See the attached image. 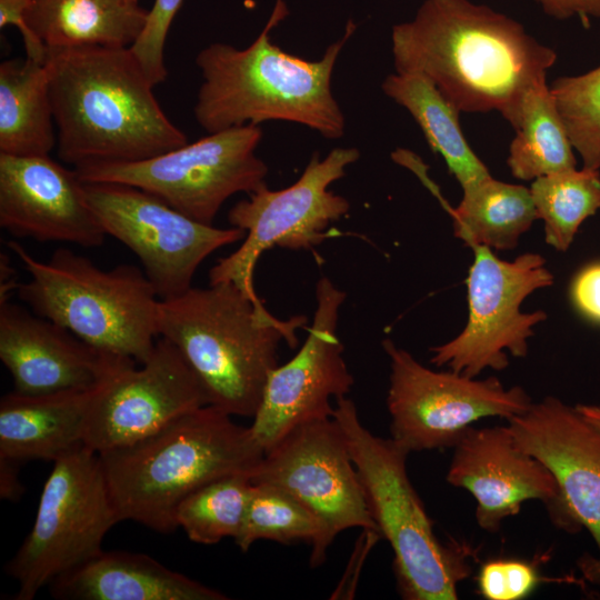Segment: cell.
Instances as JSON below:
<instances>
[{"mask_svg": "<svg viewBox=\"0 0 600 600\" xmlns=\"http://www.w3.org/2000/svg\"><path fill=\"white\" fill-rule=\"evenodd\" d=\"M8 247L30 276L17 293L31 311L138 364L151 356L160 299L142 268L122 263L104 270L68 248L42 261L18 241Z\"/></svg>", "mask_w": 600, "mask_h": 600, "instance_id": "52a82bcc", "label": "cell"}, {"mask_svg": "<svg viewBox=\"0 0 600 600\" xmlns=\"http://www.w3.org/2000/svg\"><path fill=\"white\" fill-rule=\"evenodd\" d=\"M121 521L167 534L179 503L201 486L252 473L264 456L250 427L207 404L131 444L98 453Z\"/></svg>", "mask_w": 600, "mask_h": 600, "instance_id": "5b68a950", "label": "cell"}, {"mask_svg": "<svg viewBox=\"0 0 600 600\" xmlns=\"http://www.w3.org/2000/svg\"><path fill=\"white\" fill-rule=\"evenodd\" d=\"M0 359L10 372L13 391L23 394L97 386L138 364L8 300L0 304Z\"/></svg>", "mask_w": 600, "mask_h": 600, "instance_id": "ffe728a7", "label": "cell"}, {"mask_svg": "<svg viewBox=\"0 0 600 600\" xmlns=\"http://www.w3.org/2000/svg\"><path fill=\"white\" fill-rule=\"evenodd\" d=\"M530 193L546 242L556 250L571 246L580 226L600 209V171L569 169L532 180Z\"/></svg>", "mask_w": 600, "mask_h": 600, "instance_id": "83f0119b", "label": "cell"}, {"mask_svg": "<svg viewBox=\"0 0 600 600\" xmlns=\"http://www.w3.org/2000/svg\"><path fill=\"white\" fill-rule=\"evenodd\" d=\"M474 259L467 278L468 321L452 340L431 348L430 362L437 367L476 378L486 369L503 370L508 353L522 358L533 327L547 319L546 312H522L524 299L553 283L546 260L538 253H523L513 261L497 258L490 248H472Z\"/></svg>", "mask_w": 600, "mask_h": 600, "instance_id": "7c38bea8", "label": "cell"}, {"mask_svg": "<svg viewBox=\"0 0 600 600\" xmlns=\"http://www.w3.org/2000/svg\"><path fill=\"white\" fill-rule=\"evenodd\" d=\"M576 410L581 414V417L600 430V403L598 404H584L579 403L576 407Z\"/></svg>", "mask_w": 600, "mask_h": 600, "instance_id": "74e56055", "label": "cell"}, {"mask_svg": "<svg viewBox=\"0 0 600 600\" xmlns=\"http://www.w3.org/2000/svg\"><path fill=\"white\" fill-rule=\"evenodd\" d=\"M261 139V128L249 123L208 133L148 160L73 169L84 182L133 186L212 224L230 197L266 186L268 167L256 153Z\"/></svg>", "mask_w": 600, "mask_h": 600, "instance_id": "9c48e42d", "label": "cell"}, {"mask_svg": "<svg viewBox=\"0 0 600 600\" xmlns=\"http://www.w3.org/2000/svg\"><path fill=\"white\" fill-rule=\"evenodd\" d=\"M570 297L586 319L600 324V262L590 263L576 274Z\"/></svg>", "mask_w": 600, "mask_h": 600, "instance_id": "836d02e7", "label": "cell"}, {"mask_svg": "<svg viewBox=\"0 0 600 600\" xmlns=\"http://www.w3.org/2000/svg\"><path fill=\"white\" fill-rule=\"evenodd\" d=\"M507 421L518 446L553 474L564 531L578 533L586 528L591 534L598 556L584 552L577 566L584 580L600 587V430L574 407L551 396Z\"/></svg>", "mask_w": 600, "mask_h": 600, "instance_id": "2e32d148", "label": "cell"}, {"mask_svg": "<svg viewBox=\"0 0 600 600\" xmlns=\"http://www.w3.org/2000/svg\"><path fill=\"white\" fill-rule=\"evenodd\" d=\"M511 127L516 136L509 146L507 164L514 178L532 181L577 168L573 148L547 80L524 93Z\"/></svg>", "mask_w": 600, "mask_h": 600, "instance_id": "4316f807", "label": "cell"}, {"mask_svg": "<svg viewBox=\"0 0 600 600\" xmlns=\"http://www.w3.org/2000/svg\"><path fill=\"white\" fill-rule=\"evenodd\" d=\"M99 456L81 444L53 461L30 532L6 564L13 600H33L54 579L101 553L118 522Z\"/></svg>", "mask_w": 600, "mask_h": 600, "instance_id": "ba28073f", "label": "cell"}, {"mask_svg": "<svg viewBox=\"0 0 600 600\" xmlns=\"http://www.w3.org/2000/svg\"><path fill=\"white\" fill-rule=\"evenodd\" d=\"M541 559L494 558L484 561L476 577L477 593L487 600H522L543 582H576L542 576L538 567Z\"/></svg>", "mask_w": 600, "mask_h": 600, "instance_id": "1f68e13d", "label": "cell"}, {"mask_svg": "<svg viewBox=\"0 0 600 600\" xmlns=\"http://www.w3.org/2000/svg\"><path fill=\"white\" fill-rule=\"evenodd\" d=\"M209 404L186 359L159 337L151 356L112 377L96 399L84 444L97 453L139 441Z\"/></svg>", "mask_w": 600, "mask_h": 600, "instance_id": "e0dca14e", "label": "cell"}, {"mask_svg": "<svg viewBox=\"0 0 600 600\" xmlns=\"http://www.w3.org/2000/svg\"><path fill=\"white\" fill-rule=\"evenodd\" d=\"M446 480L474 498L476 520L484 531L498 532L502 521L517 516L529 500L541 501L551 522L566 529L553 474L518 446L508 424L471 427L453 447Z\"/></svg>", "mask_w": 600, "mask_h": 600, "instance_id": "ac0fdd59", "label": "cell"}, {"mask_svg": "<svg viewBox=\"0 0 600 600\" xmlns=\"http://www.w3.org/2000/svg\"><path fill=\"white\" fill-rule=\"evenodd\" d=\"M57 131L44 62L8 59L0 64V153L47 156Z\"/></svg>", "mask_w": 600, "mask_h": 600, "instance_id": "cb8c5ba5", "label": "cell"}, {"mask_svg": "<svg viewBox=\"0 0 600 600\" xmlns=\"http://www.w3.org/2000/svg\"><path fill=\"white\" fill-rule=\"evenodd\" d=\"M304 316L287 320L231 282L191 287L160 300L158 333L180 351L200 380L209 404L233 416L253 418L282 340L297 346Z\"/></svg>", "mask_w": 600, "mask_h": 600, "instance_id": "277c9868", "label": "cell"}, {"mask_svg": "<svg viewBox=\"0 0 600 600\" xmlns=\"http://www.w3.org/2000/svg\"><path fill=\"white\" fill-rule=\"evenodd\" d=\"M344 299V291L328 277L318 280L308 337L292 359L270 371L250 426L264 452L297 427L332 418L331 399L351 390L354 380L337 334Z\"/></svg>", "mask_w": 600, "mask_h": 600, "instance_id": "9a60e30c", "label": "cell"}, {"mask_svg": "<svg viewBox=\"0 0 600 600\" xmlns=\"http://www.w3.org/2000/svg\"><path fill=\"white\" fill-rule=\"evenodd\" d=\"M183 0H154L146 28L130 48L144 73L156 87L167 79L164 44L169 28Z\"/></svg>", "mask_w": 600, "mask_h": 600, "instance_id": "d6a6232c", "label": "cell"}, {"mask_svg": "<svg viewBox=\"0 0 600 600\" xmlns=\"http://www.w3.org/2000/svg\"><path fill=\"white\" fill-rule=\"evenodd\" d=\"M29 0H0V27L16 26L23 40L27 57L44 62L47 47L27 26L24 17Z\"/></svg>", "mask_w": 600, "mask_h": 600, "instance_id": "e575fe53", "label": "cell"}, {"mask_svg": "<svg viewBox=\"0 0 600 600\" xmlns=\"http://www.w3.org/2000/svg\"><path fill=\"white\" fill-rule=\"evenodd\" d=\"M57 153L76 168L131 163L188 143L130 48H47Z\"/></svg>", "mask_w": 600, "mask_h": 600, "instance_id": "7a4b0ae2", "label": "cell"}, {"mask_svg": "<svg viewBox=\"0 0 600 600\" xmlns=\"http://www.w3.org/2000/svg\"><path fill=\"white\" fill-rule=\"evenodd\" d=\"M549 87L582 168L600 171V66L559 77Z\"/></svg>", "mask_w": 600, "mask_h": 600, "instance_id": "4dcf8cb0", "label": "cell"}, {"mask_svg": "<svg viewBox=\"0 0 600 600\" xmlns=\"http://www.w3.org/2000/svg\"><path fill=\"white\" fill-rule=\"evenodd\" d=\"M320 534L318 518L299 500L277 486L252 482L244 518L233 540L247 552L261 539L284 544L304 541L312 547Z\"/></svg>", "mask_w": 600, "mask_h": 600, "instance_id": "f546056e", "label": "cell"}, {"mask_svg": "<svg viewBox=\"0 0 600 600\" xmlns=\"http://www.w3.org/2000/svg\"><path fill=\"white\" fill-rule=\"evenodd\" d=\"M251 481L283 489L318 518L321 534L311 548L312 568L324 562L340 532L362 528L379 534L347 439L333 417L290 431L264 452Z\"/></svg>", "mask_w": 600, "mask_h": 600, "instance_id": "5bb4252c", "label": "cell"}, {"mask_svg": "<svg viewBox=\"0 0 600 600\" xmlns=\"http://www.w3.org/2000/svg\"><path fill=\"white\" fill-rule=\"evenodd\" d=\"M381 89L408 110L431 150L443 158L461 188L491 176L466 140L459 122L460 112L430 79L416 72H396L386 77Z\"/></svg>", "mask_w": 600, "mask_h": 600, "instance_id": "d4e9b609", "label": "cell"}, {"mask_svg": "<svg viewBox=\"0 0 600 600\" xmlns=\"http://www.w3.org/2000/svg\"><path fill=\"white\" fill-rule=\"evenodd\" d=\"M391 51L396 72L426 76L460 113L496 110L510 124L557 61L519 21L471 0H423L392 27Z\"/></svg>", "mask_w": 600, "mask_h": 600, "instance_id": "6da1fadb", "label": "cell"}, {"mask_svg": "<svg viewBox=\"0 0 600 600\" xmlns=\"http://www.w3.org/2000/svg\"><path fill=\"white\" fill-rule=\"evenodd\" d=\"M360 158L354 147H338L323 159L314 153L291 186L270 190L267 184L248 194L228 212L231 227L246 232L243 243L220 258L209 271L210 284L231 282L257 302L253 276L261 254L274 247L310 249L326 238V229L344 216L349 201L329 190Z\"/></svg>", "mask_w": 600, "mask_h": 600, "instance_id": "30bf717a", "label": "cell"}, {"mask_svg": "<svg viewBox=\"0 0 600 600\" xmlns=\"http://www.w3.org/2000/svg\"><path fill=\"white\" fill-rule=\"evenodd\" d=\"M148 14L139 0H29L24 20L47 48H131Z\"/></svg>", "mask_w": 600, "mask_h": 600, "instance_id": "603a6c76", "label": "cell"}, {"mask_svg": "<svg viewBox=\"0 0 600 600\" xmlns=\"http://www.w3.org/2000/svg\"><path fill=\"white\" fill-rule=\"evenodd\" d=\"M456 208H448L454 236L471 249L477 246L511 250L539 219L530 189L492 176L469 187Z\"/></svg>", "mask_w": 600, "mask_h": 600, "instance_id": "484cf974", "label": "cell"}, {"mask_svg": "<svg viewBox=\"0 0 600 600\" xmlns=\"http://www.w3.org/2000/svg\"><path fill=\"white\" fill-rule=\"evenodd\" d=\"M84 189L107 236L138 257L160 300L189 290L207 257L246 236L234 227L217 228L197 221L133 186L84 182Z\"/></svg>", "mask_w": 600, "mask_h": 600, "instance_id": "4fadbf2b", "label": "cell"}, {"mask_svg": "<svg viewBox=\"0 0 600 600\" xmlns=\"http://www.w3.org/2000/svg\"><path fill=\"white\" fill-rule=\"evenodd\" d=\"M59 600H227L229 597L158 562L148 554L102 551L54 579Z\"/></svg>", "mask_w": 600, "mask_h": 600, "instance_id": "7402d4cb", "label": "cell"}, {"mask_svg": "<svg viewBox=\"0 0 600 600\" xmlns=\"http://www.w3.org/2000/svg\"><path fill=\"white\" fill-rule=\"evenodd\" d=\"M110 379L51 393L12 390L4 394L0 401V460L18 466L30 460L53 462L84 444L92 406Z\"/></svg>", "mask_w": 600, "mask_h": 600, "instance_id": "44dd1931", "label": "cell"}, {"mask_svg": "<svg viewBox=\"0 0 600 600\" xmlns=\"http://www.w3.org/2000/svg\"><path fill=\"white\" fill-rule=\"evenodd\" d=\"M333 418L347 439L378 532L393 551L399 594L406 600H457L478 549L436 536L407 472L410 452L368 430L351 399L336 400Z\"/></svg>", "mask_w": 600, "mask_h": 600, "instance_id": "8992f818", "label": "cell"}, {"mask_svg": "<svg viewBox=\"0 0 600 600\" xmlns=\"http://www.w3.org/2000/svg\"><path fill=\"white\" fill-rule=\"evenodd\" d=\"M382 347L390 360V438L410 453L453 448L474 422L508 420L533 402L524 389H507L496 377L478 380L452 370L433 371L390 339Z\"/></svg>", "mask_w": 600, "mask_h": 600, "instance_id": "8fae6325", "label": "cell"}, {"mask_svg": "<svg viewBox=\"0 0 600 600\" xmlns=\"http://www.w3.org/2000/svg\"><path fill=\"white\" fill-rule=\"evenodd\" d=\"M549 17L558 20L580 19L584 26L590 19H600V0H533Z\"/></svg>", "mask_w": 600, "mask_h": 600, "instance_id": "d590c367", "label": "cell"}, {"mask_svg": "<svg viewBox=\"0 0 600 600\" xmlns=\"http://www.w3.org/2000/svg\"><path fill=\"white\" fill-rule=\"evenodd\" d=\"M250 473H232L214 479L188 494L178 506L176 522L188 539L210 546L240 531L249 493Z\"/></svg>", "mask_w": 600, "mask_h": 600, "instance_id": "f1b7e54d", "label": "cell"}, {"mask_svg": "<svg viewBox=\"0 0 600 600\" xmlns=\"http://www.w3.org/2000/svg\"><path fill=\"white\" fill-rule=\"evenodd\" d=\"M0 226L14 238L84 248L107 237L77 171L49 154L0 153Z\"/></svg>", "mask_w": 600, "mask_h": 600, "instance_id": "d6986e66", "label": "cell"}, {"mask_svg": "<svg viewBox=\"0 0 600 600\" xmlns=\"http://www.w3.org/2000/svg\"><path fill=\"white\" fill-rule=\"evenodd\" d=\"M287 13L286 3L278 0L249 47L214 42L197 54L202 83L193 111L208 133L277 120L302 124L330 140L344 134L346 117L332 93L331 78L356 23H347L343 36L321 59L307 60L270 41L269 32Z\"/></svg>", "mask_w": 600, "mask_h": 600, "instance_id": "3957f363", "label": "cell"}, {"mask_svg": "<svg viewBox=\"0 0 600 600\" xmlns=\"http://www.w3.org/2000/svg\"><path fill=\"white\" fill-rule=\"evenodd\" d=\"M20 466L0 460V497L4 500H18L23 493V486L19 479Z\"/></svg>", "mask_w": 600, "mask_h": 600, "instance_id": "8d00e7d4", "label": "cell"}]
</instances>
